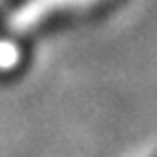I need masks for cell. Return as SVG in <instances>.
<instances>
[{
	"label": "cell",
	"instance_id": "cell-1",
	"mask_svg": "<svg viewBox=\"0 0 157 157\" xmlns=\"http://www.w3.org/2000/svg\"><path fill=\"white\" fill-rule=\"evenodd\" d=\"M26 0H10V7H19V5H24Z\"/></svg>",
	"mask_w": 157,
	"mask_h": 157
},
{
	"label": "cell",
	"instance_id": "cell-2",
	"mask_svg": "<svg viewBox=\"0 0 157 157\" xmlns=\"http://www.w3.org/2000/svg\"><path fill=\"white\" fill-rule=\"evenodd\" d=\"M2 26H5V21H2V14H0V29H2Z\"/></svg>",
	"mask_w": 157,
	"mask_h": 157
}]
</instances>
